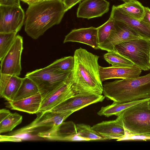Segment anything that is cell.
Returning a JSON list of instances; mask_svg holds the SVG:
<instances>
[{
    "mask_svg": "<svg viewBox=\"0 0 150 150\" xmlns=\"http://www.w3.org/2000/svg\"><path fill=\"white\" fill-rule=\"evenodd\" d=\"M110 4L106 0H84L79 4L77 16L88 19L100 17L108 11Z\"/></svg>",
    "mask_w": 150,
    "mask_h": 150,
    "instance_id": "obj_16",
    "label": "cell"
},
{
    "mask_svg": "<svg viewBox=\"0 0 150 150\" xmlns=\"http://www.w3.org/2000/svg\"><path fill=\"white\" fill-rule=\"evenodd\" d=\"M105 60L112 66L134 65L130 60L116 51H110L103 55Z\"/></svg>",
    "mask_w": 150,
    "mask_h": 150,
    "instance_id": "obj_28",
    "label": "cell"
},
{
    "mask_svg": "<svg viewBox=\"0 0 150 150\" xmlns=\"http://www.w3.org/2000/svg\"><path fill=\"white\" fill-rule=\"evenodd\" d=\"M65 6L67 11L71 9L82 0H62Z\"/></svg>",
    "mask_w": 150,
    "mask_h": 150,
    "instance_id": "obj_32",
    "label": "cell"
},
{
    "mask_svg": "<svg viewBox=\"0 0 150 150\" xmlns=\"http://www.w3.org/2000/svg\"><path fill=\"white\" fill-rule=\"evenodd\" d=\"M20 0H0V5L20 6Z\"/></svg>",
    "mask_w": 150,
    "mask_h": 150,
    "instance_id": "obj_31",
    "label": "cell"
},
{
    "mask_svg": "<svg viewBox=\"0 0 150 150\" xmlns=\"http://www.w3.org/2000/svg\"><path fill=\"white\" fill-rule=\"evenodd\" d=\"M23 2L27 4L29 6H31L42 1V0H20Z\"/></svg>",
    "mask_w": 150,
    "mask_h": 150,
    "instance_id": "obj_35",
    "label": "cell"
},
{
    "mask_svg": "<svg viewBox=\"0 0 150 150\" xmlns=\"http://www.w3.org/2000/svg\"><path fill=\"white\" fill-rule=\"evenodd\" d=\"M105 97L102 95H76L67 99L50 111L57 112L72 111L75 112L91 104L102 102Z\"/></svg>",
    "mask_w": 150,
    "mask_h": 150,
    "instance_id": "obj_13",
    "label": "cell"
},
{
    "mask_svg": "<svg viewBox=\"0 0 150 150\" xmlns=\"http://www.w3.org/2000/svg\"><path fill=\"white\" fill-rule=\"evenodd\" d=\"M52 0H42V1H52Z\"/></svg>",
    "mask_w": 150,
    "mask_h": 150,
    "instance_id": "obj_38",
    "label": "cell"
},
{
    "mask_svg": "<svg viewBox=\"0 0 150 150\" xmlns=\"http://www.w3.org/2000/svg\"><path fill=\"white\" fill-rule=\"evenodd\" d=\"M22 116L15 112L11 113L0 122V133L11 132L22 122Z\"/></svg>",
    "mask_w": 150,
    "mask_h": 150,
    "instance_id": "obj_26",
    "label": "cell"
},
{
    "mask_svg": "<svg viewBox=\"0 0 150 150\" xmlns=\"http://www.w3.org/2000/svg\"><path fill=\"white\" fill-rule=\"evenodd\" d=\"M71 79V74L68 79L42 100L38 112L50 110L67 99L76 95L72 87Z\"/></svg>",
    "mask_w": 150,
    "mask_h": 150,
    "instance_id": "obj_11",
    "label": "cell"
},
{
    "mask_svg": "<svg viewBox=\"0 0 150 150\" xmlns=\"http://www.w3.org/2000/svg\"><path fill=\"white\" fill-rule=\"evenodd\" d=\"M130 17L141 21L145 15L144 7L139 1L133 0L117 6Z\"/></svg>",
    "mask_w": 150,
    "mask_h": 150,
    "instance_id": "obj_23",
    "label": "cell"
},
{
    "mask_svg": "<svg viewBox=\"0 0 150 150\" xmlns=\"http://www.w3.org/2000/svg\"><path fill=\"white\" fill-rule=\"evenodd\" d=\"M74 112L72 111L57 112L50 110L37 112L36 118L31 123L5 135V139L8 142H13L35 139L36 137L31 134L35 132L38 129L43 127H50V129L56 127Z\"/></svg>",
    "mask_w": 150,
    "mask_h": 150,
    "instance_id": "obj_4",
    "label": "cell"
},
{
    "mask_svg": "<svg viewBox=\"0 0 150 150\" xmlns=\"http://www.w3.org/2000/svg\"><path fill=\"white\" fill-rule=\"evenodd\" d=\"M147 100H150V98H147L123 103L113 102V103L111 105L101 107L97 114L99 115L104 116L107 117L113 115L117 116L122 111L126 109L137 104Z\"/></svg>",
    "mask_w": 150,
    "mask_h": 150,
    "instance_id": "obj_21",
    "label": "cell"
},
{
    "mask_svg": "<svg viewBox=\"0 0 150 150\" xmlns=\"http://www.w3.org/2000/svg\"><path fill=\"white\" fill-rule=\"evenodd\" d=\"M115 29L112 30L108 39L99 45V48L107 52L115 51L117 45L133 39L142 38L137 33L122 23L115 21Z\"/></svg>",
    "mask_w": 150,
    "mask_h": 150,
    "instance_id": "obj_12",
    "label": "cell"
},
{
    "mask_svg": "<svg viewBox=\"0 0 150 150\" xmlns=\"http://www.w3.org/2000/svg\"><path fill=\"white\" fill-rule=\"evenodd\" d=\"M110 17L133 30L142 38L150 40V26L141 21L130 17L117 6H112Z\"/></svg>",
    "mask_w": 150,
    "mask_h": 150,
    "instance_id": "obj_14",
    "label": "cell"
},
{
    "mask_svg": "<svg viewBox=\"0 0 150 150\" xmlns=\"http://www.w3.org/2000/svg\"><path fill=\"white\" fill-rule=\"evenodd\" d=\"M150 140V134L132 135L128 134L126 132L125 137L120 141L128 140Z\"/></svg>",
    "mask_w": 150,
    "mask_h": 150,
    "instance_id": "obj_30",
    "label": "cell"
},
{
    "mask_svg": "<svg viewBox=\"0 0 150 150\" xmlns=\"http://www.w3.org/2000/svg\"><path fill=\"white\" fill-rule=\"evenodd\" d=\"M78 135L84 141L105 140L90 126L83 124L76 125Z\"/></svg>",
    "mask_w": 150,
    "mask_h": 150,
    "instance_id": "obj_25",
    "label": "cell"
},
{
    "mask_svg": "<svg viewBox=\"0 0 150 150\" xmlns=\"http://www.w3.org/2000/svg\"><path fill=\"white\" fill-rule=\"evenodd\" d=\"M149 108L150 109V100L149 101Z\"/></svg>",
    "mask_w": 150,
    "mask_h": 150,
    "instance_id": "obj_37",
    "label": "cell"
},
{
    "mask_svg": "<svg viewBox=\"0 0 150 150\" xmlns=\"http://www.w3.org/2000/svg\"><path fill=\"white\" fill-rule=\"evenodd\" d=\"M97 28L98 42L100 45L105 42L112 31L115 29V21L110 17L105 23Z\"/></svg>",
    "mask_w": 150,
    "mask_h": 150,
    "instance_id": "obj_29",
    "label": "cell"
},
{
    "mask_svg": "<svg viewBox=\"0 0 150 150\" xmlns=\"http://www.w3.org/2000/svg\"><path fill=\"white\" fill-rule=\"evenodd\" d=\"M100 78L103 82L111 79H129L138 77L142 70L135 65L129 66L99 67Z\"/></svg>",
    "mask_w": 150,
    "mask_h": 150,
    "instance_id": "obj_15",
    "label": "cell"
},
{
    "mask_svg": "<svg viewBox=\"0 0 150 150\" xmlns=\"http://www.w3.org/2000/svg\"></svg>",
    "mask_w": 150,
    "mask_h": 150,
    "instance_id": "obj_39",
    "label": "cell"
},
{
    "mask_svg": "<svg viewBox=\"0 0 150 150\" xmlns=\"http://www.w3.org/2000/svg\"><path fill=\"white\" fill-rule=\"evenodd\" d=\"M71 83L76 95H101L103 86L99 75V57L81 47L76 50Z\"/></svg>",
    "mask_w": 150,
    "mask_h": 150,
    "instance_id": "obj_1",
    "label": "cell"
},
{
    "mask_svg": "<svg viewBox=\"0 0 150 150\" xmlns=\"http://www.w3.org/2000/svg\"><path fill=\"white\" fill-rule=\"evenodd\" d=\"M104 96L113 102L123 103L150 98V72L129 79L105 83Z\"/></svg>",
    "mask_w": 150,
    "mask_h": 150,
    "instance_id": "obj_3",
    "label": "cell"
},
{
    "mask_svg": "<svg viewBox=\"0 0 150 150\" xmlns=\"http://www.w3.org/2000/svg\"><path fill=\"white\" fill-rule=\"evenodd\" d=\"M74 64V56H69L57 59L49 66L59 73H66L73 71Z\"/></svg>",
    "mask_w": 150,
    "mask_h": 150,
    "instance_id": "obj_24",
    "label": "cell"
},
{
    "mask_svg": "<svg viewBox=\"0 0 150 150\" xmlns=\"http://www.w3.org/2000/svg\"><path fill=\"white\" fill-rule=\"evenodd\" d=\"M144 10L145 15L141 21L150 26V9L144 7Z\"/></svg>",
    "mask_w": 150,
    "mask_h": 150,
    "instance_id": "obj_33",
    "label": "cell"
},
{
    "mask_svg": "<svg viewBox=\"0 0 150 150\" xmlns=\"http://www.w3.org/2000/svg\"><path fill=\"white\" fill-rule=\"evenodd\" d=\"M71 73H59L48 65L28 72L25 76L31 79L36 84L43 100L68 79Z\"/></svg>",
    "mask_w": 150,
    "mask_h": 150,
    "instance_id": "obj_7",
    "label": "cell"
},
{
    "mask_svg": "<svg viewBox=\"0 0 150 150\" xmlns=\"http://www.w3.org/2000/svg\"><path fill=\"white\" fill-rule=\"evenodd\" d=\"M124 1L125 3L127 2L133 0H121Z\"/></svg>",
    "mask_w": 150,
    "mask_h": 150,
    "instance_id": "obj_36",
    "label": "cell"
},
{
    "mask_svg": "<svg viewBox=\"0 0 150 150\" xmlns=\"http://www.w3.org/2000/svg\"><path fill=\"white\" fill-rule=\"evenodd\" d=\"M92 128L105 140L116 139L120 141L126 134L125 129L119 118L104 121L95 124Z\"/></svg>",
    "mask_w": 150,
    "mask_h": 150,
    "instance_id": "obj_17",
    "label": "cell"
},
{
    "mask_svg": "<svg viewBox=\"0 0 150 150\" xmlns=\"http://www.w3.org/2000/svg\"><path fill=\"white\" fill-rule=\"evenodd\" d=\"M25 17L21 6L0 5V33H17L23 25Z\"/></svg>",
    "mask_w": 150,
    "mask_h": 150,
    "instance_id": "obj_8",
    "label": "cell"
},
{
    "mask_svg": "<svg viewBox=\"0 0 150 150\" xmlns=\"http://www.w3.org/2000/svg\"><path fill=\"white\" fill-rule=\"evenodd\" d=\"M37 135L41 138L48 140L84 141L78 135L76 125L71 121L63 122L56 127L40 132Z\"/></svg>",
    "mask_w": 150,
    "mask_h": 150,
    "instance_id": "obj_10",
    "label": "cell"
},
{
    "mask_svg": "<svg viewBox=\"0 0 150 150\" xmlns=\"http://www.w3.org/2000/svg\"><path fill=\"white\" fill-rule=\"evenodd\" d=\"M23 49V39L17 35L12 47L1 61L0 74L18 76L22 70L21 59Z\"/></svg>",
    "mask_w": 150,
    "mask_h": 150,
    "instance_id": "obj_9",
    "label": "cell"
},
{
    "mask_svg": "<svg viewBox=\"0 0 150 150\" xmlns=\"http://www.w3.org/2000/svg\"><path fill=\"white\" fill-rule=\"evenodd\" d=\"M149 101L131 106L117 116L127 133L132 135L150 134Z\"/></svg>",
    "mask_w": 150,
    "mask_h": 150,
    "instance_id": "obj_5",
    "label": "cell"
},
{
    "mask_svg": "<svg viewBox=\"0 0 150 150\" xmlns=\"http://www.w3.org/2000/svg\"><path fill=\"white\" fill-rule=\"evenodd\" d=\"M11 113L9 110L6 109L0 110V122L9 116Z\"/></svg>",
    "mask_w": 150,
    "mask_h": 150,
    "instance_id": "obj_34",
    "label": "cell"
},
{
    "mask_svg": "<svg viewBox=\"0 0 150 150\" xmlns=\"http://www.w3.org/2000/svg\"><path fill=\"white\" fill-rule=\"evenodd\" d=\"M39 93L38 87L31 79L25 76L23 78L21 84L16 93L13 101L26 98Z\"/></svg>",
    "mask_w": 150,
    "mask_h": 150,
    "instance_id": "obj_22",
    "label": "cell"
},
{
    "mask_svg": "<svg viewBox=\"0 0 150 150\" xmlns=\"http://www.w3.org/2000/svg\"><path fill=\"white\" fill-rule=\"evenodd\" d=\"M66 11L62 0L42 1L29 6L25 13V31L36 39L48 29L59 24Z\"/></svg>",
    "mask_w": 150,
    "mask_h": 150,
    "instance_id": "obj_2",
    "label": "cell"
},
{
    "mask_svg": "<svg viewBox=\"0 0 150 150\" xmlns=\"http://www.w3.org/2000/svg\"><path fill=\"white\" fill-rule=\"evenodd\" d=\"M42 100V96L39 93L18 100L8 101V105L11 109L29 114H36L39 110Z\"/></svg>",
    "mask_w": 150,
    "mask_h": 150,
    "instance_id": "obj_19",
    "label": "cell"
},
{
    "mask_svg": "<svg viewBox=\"0 0 150 150\" xmlns=\"http://www.w3.org/2000/svg\"><path fill=\"white\" fill-rule=\"evenodd\" d=\"M23 78L11 75L0 87V96L8 101H13L22 82Z\"/></svg>",
    "mask_w": 150,
    "mask_h": 150,
    "instance_id": "obj_20",
    "label": "cell"
},
{
    "mask_svg": "<svg viewBox=\"0 0 150 150\" xmlns=\"http://www.w3.org/2000/svg\"><path fill=\"white\" fill-rule=\"evenodd\" d=\"M15 33H0V60L1 61L9 50L15 40Z\"/></svg>",
    "mask_w": 150,
    "mask_h": 150,
    "instance_id": "obj_27",
    "label": "cell"
},
{
    "mask_svg": "<svg viewBox=\"0 0 150 150\" xmlns=\"http://www.w3.org/2000/svg\"><path fill=\"white\" fill-rule=\"evenodd\" d=\"M68 42L84 44L98 49L97 28L91 27L73 29L65 36L63 41L64 43Z\"/></svg>",
    "mask_w": 150,
    "mask_h": 150,
    "instance_id": "obj_18",
    "label": "cell"
},
{
    "mask_svg": "<svg viewBox=\"0 0 150 150\" xmlns=\"http://www.w3.org/2000/svg\"><path fill=\"white\" fill-rule=\"evenodd\" d=\"M115 50L142 70H150V40L142 38L125 41L116 45Z\"/></svg>",
    "mask_w": 150,
    "mask_h": 150,
    "instance_id": "obj_6",
    "label": "cell"
}]
</instances>
